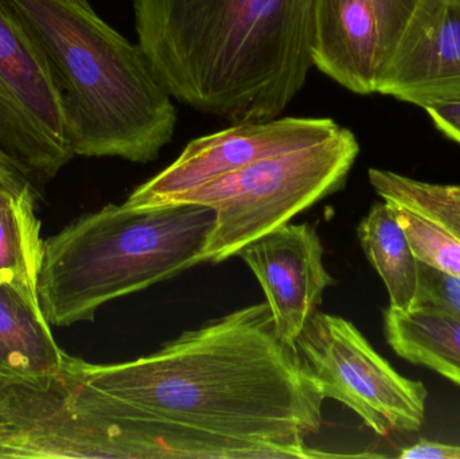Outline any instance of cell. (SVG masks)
<instances>
[{"label":"cell","mask_w":460,"mask_h":459,"mask_svg":"<svg viewBox=\"0 0 460 459\" xmlns=\"http://www.w3.org/2000/svg\"><path fill=\"white\" fill-rule=\"evenodd\" d=\"M394 207L419 261L460 279V240L421 216Z\"/></svg>","instance_id":"e0dca14e"},{"label":"cell","mask_w":460,"mask_h":459,"mask_svg":"<svg viewBox=\"0 0 460 459\" xmlns=\"http://www.w3.org/2000/svg\"><path fill=\"white\" fill-rule=\"evenodd\" d=\"M295 345L324 398L353 410L377 436L423 428L426 385L400 375L350 321L316 312Z\"/></svg>","instance_id":"8992f818"},{"label":"cell","mask_w":460,"mask_h":459,"mask_svg":"<svg viewBox=\"0 0 460 459\" xmlns=\"http://www.w3.org/2000/svg\"><path fill=\"white\" fill-rule=\"evenodd\" d=\"M359 243L388 290L389 307L412 309L419 287V259L413 252L396 210L376 202L357 228Z\"/></svg>","instance_id":"5bb4252c"},{"label":"cell","mask_w":460,"mask_h":459,"mask_svg":"<svg viewBox=\"0 0 460 459\" xmlns=\"http://www.w3.org/2000/svg\"><path fill=\"white\" fill-rule=\"evenodd\" d=\"M413 307L443 310L460 317V279L420 261Z\"/></svg>","instance_id":"ac0fdd59"},{"label":"cell","mask_w":460,"mask_h":459,"mask_svg":"<svg viewBox=\"0 0 460 459\" xmlns=\"http://www.w3.org/2000/svg\"><path fill=\"white\" fill-rule=\"evenodd\" d=\"M402 459H460V445L420 439L415 445L404 447L400 452Z\"/></svg>","instance_id":"7402d4cb"},{"label":"cell","mask_w":460,"mask_h":459,"mask_svg":"<svg viewBox=\"0 0 460 459\" xmlns=\"http://www.w3.org/2000/svg\"><path fill=\"white\" fill-rule=\"evenodd\" d=\"M330 118H281L241 121L191 140L172 164L137 186L124 204L150 207L178 197L268 156L323 142L340 131Z\"/></svg>","instance_id":"ba28073f"},{"label":"cell","mask_w":460,"mask_h":459,"mask_svg":"<svg viewBox=\"0 0 460 459\" xmlns=\"http://www.w3.org/2000/svg\"><path fill=\"white\" fill-rule=\"evenodd\" d=\"M377 16L385 66L424 0H367ZM385 69V67H384Z\"/></svg>","instance_id":"d6986e66"},{"label":"cell","mask_w":460,"mask_h":459,"mask_svg":"<svg viewBox=\"0 0 460 459\" xmlns=\"http://www.w3.org/2000/svg\"><path fill=\"white\" fill-rule=\"evenodd\" d=\"M0 153L38 183L53 180L75 156L48 65L2 0Z\"/></svg>","instance_id":"52a82bcc"},{"label":"cell","mask_w":460,"mask_h":459,"mask_svg":"<svg viewBox=\"0 0 460 459\" xmlns=\"http://www.w3.org/2000/svg\"><path fill=\"white\" fill-rule=\"evenodd\" d=\"M48 65L75 155L150 163L172 142L178 113L139 43L88 0H2Z\"/></svg>","instance_id":"3957f363"},{"label":"cell","mask_w":460,"mask_h":459,"mask_svg":"<svg viewBox=\"0 0 460 459\" xmlns=\"http://www.w3.org/2000/svg\"><path fill=\"white\" fill-rule=\"evenodd\" d=\"M423 110L446 137L460 145V99L432 102Z\"/></svg>","instance_id":"ffe728a7"},{"label":"cell","mask_w":460,"mask_h":459,"mask_svg":"<svg viewBox=\"0 0 460 459\" xmlns=\"http://www.w3.org/2000/svg\"><path fill=\"white\" fill-rule=\"evenodd\" d=\"M172 99L232 123L280 116L307 81L313 0H134Z\"/></svg>","instance_id":"7a4b0ae2"},{"label":"cell","mask_w":460,"mask_h":459,"mask_svg":"<svg viewBox=\"0 0 460 459\" xmlns=\"http://www.w3.org/2000/svg\"><path fill=\"white\" fill-rule=\"evenodd\" d=\"M378 93L420 108L460 99V0H424L384 69Z\"/></svg>","instance_id":"30bf717a"},{"label":"cell","mask_w":460,"mask_h":459,"mask_svg":"<svg viewBox=\"0 0 460 459\" xmlns=\"http://www.w3.org/2000/svg\"><path fill=\"white\" fill-rule=\"evenodd\" d=\"M35 190L0 204V275L37 290L42 263Z\"/></svg>","instance_id":"9a60e30c"},{"label":"cell","mask_w":460,"mask_h":459,"mask_svg":"<svg viewBox=\"0 0 460 459\" xmlns=\"http://www.w3.org/2000/svg\"><path fill=\"white\" fill-rule=\"evenodd\" d=\"M49 325L35 288L0 282V383L46 379L62 371L67 353Z\"/></svg>","instance_id":"7c38bea8"},{"label":"cell","mask_w":460,"mask_h":459,"mask_svg":"<svg viewBox=\"0 0 460 459\" xmlns=\"http://www.w3.org/2000/svg\"><path fill=\"white\" fill-rule=\"evenodd\" d=\"M264 291L276 334L296 347L334 279L323 266V247L313 226L286 224L254 240L238 255Z\"/></svg>","instance_id":"9c48e42d"},{"label":"cell","mask_w":460,"mask_h":459,"mask_svg":"<svg viewBox=\"0 0 460 459\" xmlns=\"http://www.w3.org/2000/svg\"><path fill=\"white\" fill-rule=\"evenodd\" d=\"M2 280H8V279H5V278L3 277V275H0V282H2Z\"/></svg>","instance_id":"603a6c76"},{"label":"cell","mask_w":460,"mask_h":459,"mask_svg":"<svg viewBox=\"0 0 460 459\" xmlns=\"http://www.w3.org/2000/svg\"><path fill=\"white\" fill-rule=\"evenodd\" d=\"M367 175L383 201L421 216L460 240V185L424 182L391 170L369 169Z\"/></svg>","instance_id":"2e32d148"},{"label":"cell","mask_w":460,"mask_h":459,"mask_svg":"<svg viewBox=\"0 0 460 459\" xmlns=\"http://www.w3.org/2000/svg\"><path fill=\"white\" fill-rule=\"evenodd\" d=\"M216 212L172 202L107 205L43 242L38 299L50 325L93 321L102 305L202 263Z\"/></svg>","instance_id":"277c9868"},{"label":"cell","mask_w":460,"mask_h":459,"mask_svg":"<svg viewBox=\"0 0 460 459\" xmlns=\"http://www.w3.org/2000/svg\"><path fill=\"white\" fill-rule=\"evenodd\" d=\"M358 154L356 135L341 127L323 142L260 159L172 202L215 209L202 261L220 263L341 190Z\"/></svg>","instance_id":"5b68a950"},{"label":"cell","mask_w":460,"mask_h":459,"mask_svg":"<svg viewBox=\"0 0 460 459\" xmlns=\"http://www.w3.org/2000/svg\"><path fill=\"white\" fill-rule=\"evenodd\" d=\"M311 64L356 94L378 93L385 56L367 0H313Z\"/></svg>","instance_id":"8fae6325"},{"label":"cell","mask_w":460,"mask_h":459,"mask_svg":"<svg viewBox=\"0 0 460 459\" xmlns=\"http://www.w3.org/2000/svg\"><path fill=\"white\" fill-rule=\"evenodd\" d=\"M29 190H34L31 180L10 158L0 153V204L18 199Z\"/></svg>","instance_id":"44dd1931"},{"label":"cell","mask_w":460,"mask_h":459,"mask_svg":"<svg viewBox=\"0 0 460 459\" xmlns=\"http://www.w3.org/2000/svg\"><path fill=\"white\" fill-rule=\"evenodd\" d=\"M49 384L75 417L155 420L268 445L288 458L346 457L305 445L321 428L326 398L296 347L279 339L267 304L137 360L91 364L66 355Z\"/></svg>","instance_id":"6da1fadb"},{"label":"cell","mask_w":460,"mask_h":459,"mask_svg":"<svg viewBox=\"0 0 460 459\" xmlns=\"http://www.w3.org/2000/svg\"><path fill=\"white\" fill-rule=\"evenodd\" d=\"M384 334L397 356L460 387V317L429 307H388Z\"/></svg>","instance_id":"4fadbf2b"}]
</instances>
